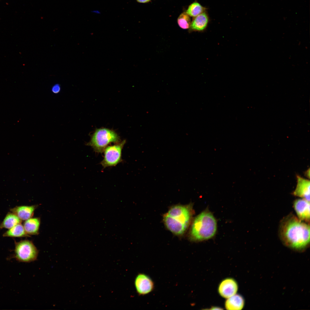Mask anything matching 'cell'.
<instances>
[{"mask_svg":"<svg viewBox=\"0 0 310 310\" xmlns=\"http://www.w3.org/2000/svg\"><path fill=\"white\" fill-rule=\"evenodd\" d=\"M208 22L206 14L203 12L195 17L191 23L189 27L191 31H202L206 28Z\"/></svg>","mask_w":310,"mask_h":310,"instance_id":"cell-12","label":"cell"},{"mask_svg":"<svg viewBox=\"0 0 310 310\" xmlns=\"http://www.w3.org/2000/svg\"><path fill=\"white\" fill-rule=\"evenodd\" d=\"M177 22L180 27L183 29L189 28L191 24L190 16L186 12L182 13L178 18Z\"/></svg>","mask_w":310,"mask_h":310,"instance_id":"cell-18","label":"cell"},{"mask_svg":"<svg viewBox=\"0 0 310 310\" xmlns=\"http://www.w3.org/2000/svg\"><path fill=\"white\" fill-rule=\"evenodd\" d=\"M126 141L107 146L105 149L103 160L101 164L104 168L116 165L122 161V151Z\"/></svg>","mask_w":310,"mask_h":310,"instance_id":"cell-6","label":"cell"},{"mask_svg":"<svg viewBox=\"0 0 310 310\" xmlns=\"http://www.w3.org/2000/svg\"><path fill=\"white\" fill-rule=\"evenodd\" d=\"M22 222V220L16 215L11 212H9L0 223V229H9Z\"/></svg>","mask_w":310,"mask_h":310,"instance_id":"cell-15","label":"cell"},{"mask_svg":"<svg viewBox=\"0 0 310 310\" xmlns=\"http://www.w3.org/2000/svg\"><path fill=\"white\" fill-rule=\"evenodd\" d=\"M191 208L189 206L177 205L171 208L163 216L165 225L171 232L182 235L187 228L192 216Z\"/></svg>","mask_w":310,"mask_h":310,"instance_id":"cell-2","label":"cell"},{"mask_svg":"<svg viewBox=\"0 0 310 310\" xmlns=\"http://www.w3.org/2000/svg\"><path fill=\"white\" fill-rule=\"evenodd\" d=\"M211 309H221L220 307H212V308Z\"/></svg>","mask_w":310,"mask_h":310,"instance_id":"cell-21","label":"cell"},{"mask_svg":"<svg viewBox=\"0 0 310 310\" xmlns=\"http://www.w3.org/2000/svg\"><path fill=\"white\" fill-rule=\"evenodd\" d=\"M120 141L119 136L115 131L102 128L95 131L86 145L91 147L96 152L102 153L110 143H118Z\"/></svg>","mask_w":310,"mask_h":310,"instance_id":"cell-4","label":"cell"},{"mask_svg":"<svg viewBox=\"0 0 310 310\" xmlns=\"http://www.w3.org/2000/svg\"><path fill=\"white\" fill-rule=\"evenodd\" d=\"M4 237H22L29 236L26 232L23 225L21 223L9 229L3 235Z\"/></svg>","mask_w":310,"mask_h":310,"instance_id":"cell-16","label":"cell"},{"mask_svg":"<svg viewBox=\"0 0 310 310\" xmlns=\"http://www.w3.org/2000/svg\"><path fill=\"white\" fill-rule=\"evenodd\" d=\"M137 1L140 3H146L148 2L151 0H136Z\"/></svg>","mask_w":310,"mask_h":310,"instance_id":"cell-20","label":"cell"},{"mask_svg":"<svg viewBox=\"0 0 310 310\" xmlns=\"http://www.w3.org/2000/svg\"><path fill=\"white\" fill-rule=\"evenodd\" d=\"M40 222L39 218H31L25 220L23 225L26 233L28 235L38 234Z\"/></svg>","mask_w":310,"mask_h":310,"instance_id":"cell-14","label":"cell"},{"mask_svg":"<svg viewBox=\"0 0 310 310\" xmlns=\"http://www.w3.org/2000/svg\"><path fill=\"white\" fill-rule=\"evenodd\" d=\"M36 207V205L18 206L11 209L10 210L22 221L26 220L32 217Z\"/></svg>","mask_w":310,"mask_h":310,"instance_id":"cell-11","label":"cell"},{"mask_svg":"<svg viewBox=\"0 0 310 310\" xmlns=\"http://www.w3.org/2000/svg\"><path fill=\"white\" fill-rule=\"evenodd\" d=\"M245 305V300L241 295L235 294L227 299L225 303V307L227 310L242 309Z\"/></svg>","mask_w":310,"mask_h":310,"instance_id":"cell-13","label":"cell"},{"mask_svg":"<svg viewBox=\"0 0 310 310\" xmlns=\"http://www.w3.org/2000/svg\"><path fill=\"white\" fill-rule=\"evenodd\" d=\"M61 89L60 86L57 84H55L52 86L51 88V91L53 93L57 94L60 92Z\"/></svg>","mask_w":310,"mask_h":310,"instance_id":"cell-19","label":"cell"},{"mask_svg":"<svg viewBox=\"0 0 310 310\" xmlns=\"http://www.w3.org/2000/svg\"><path fill=\"white\" fill-rule=\"evenodd\" d=\"M205 9L199 3L194 2L189 6L186 13L190 16L195 17L204 12Z\"/></svg>","mask_w":310,"mask_h":310,"instance_id":"cell-17","label":"cell"},{"mask_svg":"<svg viewBox=\"0 0 310 310\" xmlns=\"http://www.w3.org/2000/svg\"><path fill=\"white\" fill-rule=\"evenodd\" d=\"M134 285L137 294L145 295L152 292L154 288V283L151 278L144 273H140L136 276Z\"/></svg>","mask_w":310,"mask_h":310,"instance_id":"cell-7","label":"cell"},{"mask_svg":"<svg viewBox=\"0 0 310 310\" xmlns=\"http://www.w3.org/2000/svg\"><path fill=\"white\" fill-rule=\"evenodd\" d=\"M293 205L298 218L309 224L310 202L303 198L297 199L294 201Z\"/></svg>","mask_w":310,"mask_h":310,"instance_id":"cell-9","label":"cell"},{"mask_svg":"<svg viewBox=\"0 0 310 310\" xmlns=\"http://www.w3.org/2000/svg\"><path fill=\"white\" fill-rule=\"evenodd\" d=\"M217 230V222L213 214L205 211L194 220L191 228V239L195 241L206 240L212 238Z\"/></svg>","mask_w":310,"mask_h":310,"instance_id":"cell-3","label":"cell"},{"mask_svg":"<svg viewBox=\"0 0 310 310\" xmlns=\"http://www.w3.org/2000/svg\"><path fill=\"white\" fill-rule=\"evenodd\" d=\"M310 224L300 220L292 213L283 217L279 223L278 233L282 243L298 251H303L310 244Z\"/></svg>","mask_w":310,"mask_h":310,"instance_id":"cell-1","label":"cell"},{"mask_svg":"<svg viewBox=\"0 0 310 310\" xmlns=\"http://www.w3.org/2000/svg\"><path fill=\"white\" fill-rule=\"evenodd\" d=\"M238 289L236 281L232 278H227L223 280L218 287V292L223 298L227 299L236 294Z\"/></svg>","mask_w":310,"mask_h":310,"instance_id":"cell-8","label":"cell"},{"mask_svg":"<svg viewBox=\"0 0 310 310\" xmlns=\"http://www.w3.org/2000/svg\"><path fill=\"white\" fill-rule=\"evenodd\" d=\"M296 188L292 193L294 196L299 197L310 202V181L297 175Z\"/></svg>","mask_w":310,"mask_h":310,"instance_id":"cell-10","label":"cell"},{"mask_svg":"<svg viewBox=\"0 0 310 310\" xmlns=\"http://www.w3.org/2000/svg\"><path fill=\"white\" fill-rule=\"evenodd\" d=\"M13 253L9 259H14L17 261L30 263L37 259L38 251L32 242L28 240L15 242Z\"/></svg>","mask_w":310,"mask_h":310,"instance_id":"cell-5","label":"cell"}]
</instances>
